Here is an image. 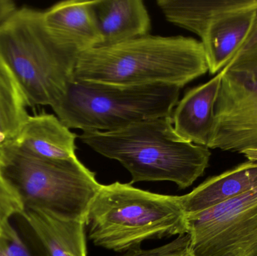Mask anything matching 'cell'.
<instances>
[{
  "instance_id": "cell-22",
  "label": "cell",
  "mask_w": 257,
  "mask_h": 256,
  "mask_svg": "<svg viewBox=\"0 0 257 256\" xmlns=\"http://www.w3.org/2000/svg\"><path fill=\"white\" fill-rule=\"evenodd\" d=\"M17 9L16 5L11 0H0V24L6 21Z\"/></svg>"
},
{
  "instance_id": "cell-17",
  "label": "cell",
  "mask_w": 257,
  "mask_h": 256,
  "mask_svg": "<svg viewBox=\"0 0 257 256\" xmlns=\"http://www.w3.org/2000/svg\"><path fill=\"white\" fill-rule=\"evenodd\" d=\"M28 102L6 63L0 58V136L12 141L28 118Z\"/></svg>"
},
{
  "instance_id": "cell-19",
  "label": "cell",
  "mask_w": 257,
  "mask_h": 256,
  "mask_svg": "<svg viewBox=\"0 0 257 256\" xmlns=\"http://www.w3.org/2000/svg\"><path fill=\"white\" fill-rule=\"evenodd\" d=\"M24 211L19 195L0 169V234L10 224L12 217L17 215L21 216Z\"/></svg>"
},
{
  "instance_id": "cell-18",
  "label": "cell",
  "mask_w": 257,
  "mask_h": 256,
  "mask_svg": "<svg viewBox=\"0 0 257 256\" xmlns=\"http://www.w3.org/2000/svg\"><path fill=\"white\" fill-rule=\"evenodd\" d=\"M223 69L257 81V18L250 33Z\"/></svg>"
},
{
  "instance_id": "cell-20",
  "label": "cell",
  "mask_w": 257,
  "mask_h": 256,
  "mask_svg": "<svg viewBox=\"0 0 257 256\" xmlns=\"http://www.w3.org/2000/svg\"><path fill=\"white\" fill-rule=\"evenodd\" d=\"M120 256H195L190 246L188 233L178 235L176 238L163 246L152 249H143L140 247L127 251Z\"/></svg>"
},
{
  "instance_id": "cell-6",
  "label": "cell",
  "mask_w": 257,
  "mask_h": 256,
  "mask_svg": "<svg viewBox=\"0 0 257 256\" xmlns=\"http://www.w3.org/2000/svg\"><path fill=\"white\" fill-rule=\"evenodd\" d=\"M181 89L167 84L120 86L72 79L64 96L51 108L69 129L112 132L170 116Z\"/></svg>"
},
{
  "instance_id": "cell-7",
  "label": "cell",
  "mask_w": 257,
  "mask_h": 256,
  "mask_svg": "<svg viewBox=\"0 0 257 256\" xmlns=\"http://www.w3.org/2000/svg\"><path fill=\"white\" fill-rule=\"evenodd\" d=\"M187 216L195 256H257V187Z\"/></svg>"
},
{
  "instance_id": "cell-2",
  "label": "cell",
  "mask_w": 257,
  "mask_h": 256,
  "mask_svg": "<svg viewBox=\"0 0 257 256\" xmlns=\"http://www.w3.org/2000/svg\"><path fill=\"white\" fill-rule=\"evenodd\" d=\"M79 138L96 153L118 161L131 174V184L170 181L186 189L203 175L211 156L208 147L181 139L171 115L112 132H83Z\"/></svg>"
},
{
  "instance_id": "cell-13",
  "label": "cell",
  "mask_w": 257,
  "mask_h": 256,
  "mask_svg": "<svg viewBox=\"0 0 257 256\" xmlns=\"http://www.w3.org/2000/svg\"><path fill=\"white\" fill-rule=\"evenodd\" d=\"M21 216L41 256H87L85 222L66 220L39 210H24Z\"/></svg>"
},
{
  "instance_id": "cell-16",
  "label": "cell",
  "mask_w": 257,
  "mask_h": 256,
  "mask_svg": "<svg viewBox=\"0 0 257 256\" xmlns=\"http://www.w3.org/2000/svg\"><path fill=\"white\" fill-rule=\"evenodd\" d=\"M166 20L202 38L210 23L226 12L257 9V0H158Z\"/></svg>"
},
{
  "instance_id": "cell-15",
  "label": "cell",
  "mask_w": 257,
  "mask_h": 256,
  "mask_svg": "<svg viewBox=\"0 0 257 256\" xmlns=\"http://www.w3.org/2000/svg\"><path fill=\"white\" fill-rule=\"evenodd\" d=\"M93 7L102 37L100 47L148 36L151 30L149 14L142 0H97L93 1Z\"/></svg>"
},
{
  "instance_id": "cell-9",
  "label": "cell",
  "mask_w": 257,
  "mask_h": 256,
  "mask_svg": "<svg viewBox=\"0 0 257 256\" xmlns=\"http://www.w3.org/2000/svg\"><path fill=\"white\" fill-rule=\"evenodd\" d=\"M222 78L220 71L208 82L190 89L174 108L171 117L174 129L181 139L196 145L208 146Z\"/></svg>"
},
{
  "instance_id": "cell-4",
  "label": "cell",
  "mask_w": 257,
  "mask_h": 256,
  "mask_svg": "<svg viewBox=\"0 0 257 256\" xmlns=\"http://www.w3.org/2000/svg\"><path fill=\"white\" fill-rule=\"evenodd\" d=\"M78 56L48 30L43 12L17 9L0 24V58L29 106L53 107L62 99L73 79Z\"/></svg>"
},
{
  "instance_id": "cell-25",
  "label": "cell",
  "mask_w": 257,
  "mask_h": 256,
  "mask_svg": "<svg viewBox=\"0 0 257 256\" xmlns=\"http://www.w3.org/2000/svg\"><path fill=\"white\" fill-rule=\"evenodd\" d=\"M4 140L3 139L1 136H0V150H1L2 147H3V144H5Z\"/></svg>"
},
{
  "instance_id": "cell-21",
  "label": "cell",
  "mask_w": 257,
  "mask_h": 256,
  "mask_svg": "<svg viewBox=\"0 0 257 256\" xmlns=\"http://www.w3.org/2000/svg\"><path fill=\"white\" fill-rule=\"evenodd\" d=\"M1 235L9 256H34L11 223L5 228Z\"/></svg>"
},
{
  "instance_id": "cell-12",
  "label": "cell",
  "mask_w": 257,
  "mask_h": 256,
  "mask_svg": "<svg viewBox=\"0 0 257 256\" xmlns=\"http://www.w3.org/2000/svg\"><path fill=\"white\" fill-rule=\"evenodd\" d=\"M256 18L257 9H239L223 14L210 23L201 42L211 75H217L226 67L250 33Z\"/></svg>"
},
{
  "instance_id": "cell-10",
  "label": "cell",
  "mask_w": 257,
  "mask_h": 256,
  "mask_svg": "<svg viewBox=\"0 0 257 256\" xmlns=\"http://www.w3.org/2000/svg\"><path fill=\"white\" fill-rule=\"evenodd\" d=\"M43 19L57 39L79 54L102 45L93 1L60 2L43 12Z\"/></svg>"
},
{
  "instance_id": "cell-8",
  "label": "cell",
  "mask_w": 257,
  "mask_h": 256,
  "mask_svg": "<svg viewBox=\"0 0 257 256\" xmlns=\"http://www.w3.org/2000/svg\"><path fill=\"white\" fill-rule=\"evenodd\" d=\"M208 149L257 150V81L223 69Z\"/></svg>"
},
{
  "instance_id": "cell-23",
  "label": "cell",
  "mask_w": 257,
  "mask_h": 256,
  "mask_svg": "<svg viewBox=\"0 0 257 256\" xmlns=\"http://www.w3.org/2000/svg\"><path fill=\"white\" fill-rule=\"evenodd\" d=\"M242 155H244V156L247 158V160L257 162L256 150H247V151L244 152V153H242Z\"/></svg>"
},
{
  "instance_id": "cell-3",
  "label": "cell",
  "mask_w": 257,
  "mask_h": 256,
  "mask_svg": "<svg viewBox=\"0 0 257 256\" xmlns=\"http://www.w3.org/2000/svg\"><path fill=\"white\" fill-rule=\"evenodd\" d=\"M96 246L127 252L142 242L188 233L182 197L142 190L131 183L102 185L87 216Z\"/></svg>"
},
{
  "instance_id": "cell-24",
  "label": "cell",
  "mask_w": 257,
  "mask_h": 256,
  "mask_svg": "<svg viewBox=\"0 0 257 256\" xmlns=\"http://www.w3.org/2000/svg\"><path fill=\"white\" fill-rule=\"evenodd\" d=\"M0 256H9L6 250V244L4 240L0 234Z\"/></svg>"
},
{
  "instance_id": "cell-1",
  "label": "cell",
  "mask_w": 257,
  "mask_h": 256,
  "mask_svg": "<svg viewBox=\"0 0 257 256\" xmlns=\"http://www.w3.org/2000/svg\"><path fill=\"white\" fill-rule=\"evenodd\" d=\"M207 72L201 41L148 35L81 53L73 80L120 86L167 84L182 88Z\"/></svg>"
},
{
  "instance_id": "cell-5",
  "label": "cell",
  "mask_w": 257,
  "mask_h": 256,
  "mask_svg": "<svg viewBox=\"0 0 257 256\" xmlns=\"http://www.w3.org/2000/svg\"><path fill=\"white\" fill-rule=\"evenodd\" d=\"M0 169L24 210H39L66 220L85 222L102 184L78 158L54 160L21 151L11 141L0 150Z\"/></svg>"
},
{
  "instance_id": "cell-11",
  "label": "cell",
  "mask_w": 257,
  "mask_h": 256,
  "mask_svg": "<svg viewBox=\"0 0 257 256\" xmlns=\"http://www.w3.org/2000/svg\"><path fill=\"white\" fill-rule=\"evenodd\" d=\"M77 138L78 135L71 132L57 116L44 113L29 116L19 133L10 141L31 156L66 160L76 157Z\"/></svg>"
},
{
  "instance_id": "cell-14",
  "label": "cell",
  "mask_w": 257,
  "mask_h": 256,
  "mask_svg": "<svg viewBox=\"0 0 257 256\" xmlns=\"http://www.w3.org/2000/svg\"><path fill=\"white\" fill-rule=\"evenodd\" d=\"M257 187V162L249 161L214 176L181 195L187 216L205 211Z\"/></svg>"
}]
</instances>
